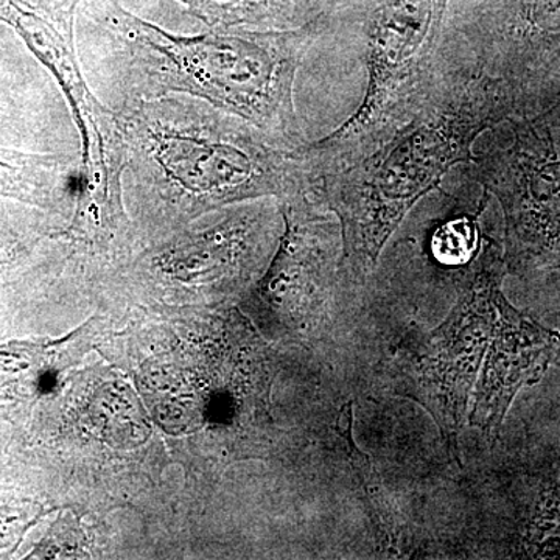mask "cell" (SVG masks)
<instances>
[{"label":"cell","instance_id":"6da1fadb","mask_svg":"<svg viewBox=\"0 0 560 560\" xmlns=\"http://www.w3.org/2000/svg\"><path fill=\"white\" fill-rule=\"evenodd\" d=\"M433 94L408 124L355 164L319 176L313 197L340 221V278L361 287L408 213L456 167L474 161L475 140L530 105L517 81L489 72L445 36Z\"/></svg>","mask_w":560,"mask_h":560},{"label":"cell","instance_id":"7a4b0ae2","mask_svg":"<svg viewBox=\"0 0 560 560\" xmlns=\"http://www.w3.org/2000/svg\"><path fill=\"white\" fill-rule=\"evenodd\" d=\"M506 275L503 249L485 235L477 259L456 275L447 319L410 331L390 361L394 390L429 412L458 460L466 420L495 441L518 390L539 383L560 355V334L504 296Z\"/></svg>","mask_w":560,"mask_h":560},{"label":"cell","instance_id":"3957f363","mask_svg":"<svg viewBox=\"0 0 560 560\" xmlns=\"http://www.w3.org/2000/svg\"><path fill=\"white\" fill-rule=\"evenodd\" d=\"M136 200L172 219L315 189L296 149L200 98H130L116 110Z\"/></svg>","mask_w":560,"mask_h":560},{"label":"cell","instance_id":"277c9868","mask_svg":"<svg viewBox=\"0 0 560 560\" xmlns=\"http://www.w3.org/2000/svg\"><path fill=\"white\" fill-rule=\"evenodd\" d=\"M101 24L130 77L132 98L186 94L241 117L275 145H304L294 81L320 38L318 20L291 31L210 28L184 36L102 0Z\"/></svg>","mask_w":560,"mask_h":560},{"label":"cell","instance_id":"5b68a950","mask_svg":"<svg viewBox=\"0 0 560 560\" xmlns=\"http://www.w3.org/2000/svg\"><path fill=\"white\" fill-rule=\"evenodd\" d=\"M452 0H326L320 35L360 51L366 92L355 113L326 138L296 147L318 183L355 164L418 116L442 70Z\"/></svg>","mask_w":560,"mask_h":560},{"label":"cell","instance_id":"8992f818","mask_svg":"<svg viewBox=\"0 0 560 560\" xmlns=\"http://www.w3.org/2000/svg\"><path fill=\"white\" fill-rule=\"evenodd\" d=\"M83 0H0V22L57 81L80 138V168L70 232L92 243H110L127 228L124 210L125 145L116 110L88 86L75 49V13Z\"/></svg>","mask_w":560,"mask_h":560},{"label":"cell","instance_id":"52a82bcc","mask_svg":"<svg viewBox=\"0 0 560 560\" xmlns=\"http://www.w3.org/2000/svg\"><path fill=\"white\" fill-rule=\"evenodd\" d=\"M490 131L469 168L503 210L508 275L560 272V90Z\"/></svg>","mask_w":560,"mask_h":560},{"label":"cell","instance_id":"ba28073f","mask_svg":"<svg viewBox=\"0 0 560 560\" xmlns=\"http://www.w3.org/2000/svg\"><path fill=\"white\" fill-rule=\"evenodd\" d=\"M285 234L257 298L282 315H315L340 278L342 235L308 191L280 198Z\"/></svg>","mask_w":560,"mask_h":560},{"label":"cell","instance_id":"9c48e42d","mask_svg":"<svg viewBox=\"0 0 560 560\" xmlns=\"http://www.w3.org/2000/svg\"><path fill=\"white\" fill-rule=\"evenodd\" d=\"M209 28L291 31L323 16L326 0H176Z\"/></svg>","mask_w":560,"mask_h":560},{"label":"cell","instance_id":"30bf717a","mask_svg":"<svg viewBox=\"0 0 560 560\" xmlns=\"http://www.w3.org/2000/svg\"><path fill=\"white\" fill-rule=\"evenodd\" d=\"M72 175L77 172L68 156L0 147V197L50 208L73 189Z\"/></svg>","mask_w":560,"mask_h":560},{"label":"cell","instance_id":"8fae6325","mask_svg":"<svg viewBox=\"0 0 560 560\" xmlns=\"http://www.w3.org/2000/svg\"><path fill=\"white\" fill-rule=\"evenodd\" d=\"M547 72L552 80L560 84V35L551 40L550 51L547 57Z\"/></svg>","mask_w":560,"mask_h":560}]
</instances>
